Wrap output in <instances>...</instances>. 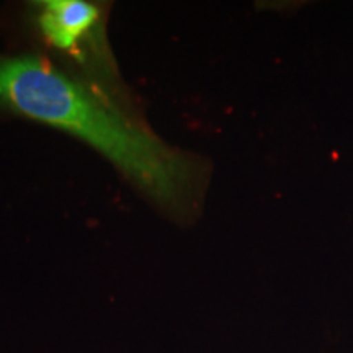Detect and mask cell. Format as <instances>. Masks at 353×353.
<instances>
[{"label":"cell","mask_w":353,"mask_h":353,"mask_svg":"<svg viewBox=\"0 0 353 353\" xmlns=\"http://www.w3.org/2000/svg\"><path fill=\"white\" fill-rule=\"evenodd\" d=\"M37 23L51 46L82 56L100 30V10L82 0H50L38 6Z\"/></svg>","instance_id":"cell-2"},{"label":"cell","mask_w":353,"mask_h":353,"mask_svg":"<svg viewBox=\"0 0 353 353\" xmlns=\"http://www.w3.org/2000/svg\"><path fill=\"white\" fill-rule=\"evenodd\" d=\"M0 103L82 139L161 205L183 208L195 193L200 175L192 157L41 57L0 59Z\"/></svg>","instance_id":"cell-1"}]
</instances>
